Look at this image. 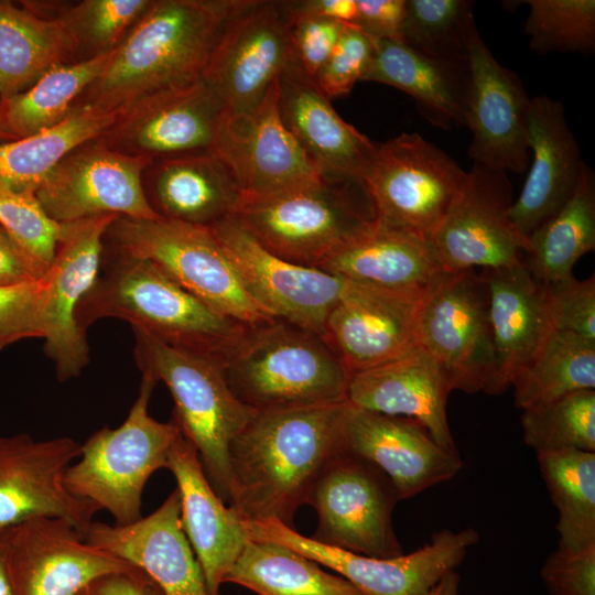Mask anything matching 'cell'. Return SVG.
<instances>
[{
    "label": "cell",
    "instance_id": "obj_45",
    "mask_svg": "<svg viewBox=\"0 0 595 595\" xmlns=\"http://www.w3.org/2000/svg\"><path fill=\"white\" fill-rule=\"evenodd\" d=\"M0 226L43 277L55 255L60 223L47 216L34 194L0 187Z\"/></svg>",
    "mask_w": 595,
    "mask_h": 595
},
{
    "label": "cell",
    "instance_id": "obj_49",
    "mask_svg": "<svg viewBox=\"0 0 595 595\" xmlns=\"http://www.w3.org/2000/svg\"><path fill=\"white\" fill-rule=\"evenodd\" d=\"M291 48L300 66L315 79L347 24L293 11L285 1Z\"/></svg>",
    "mask_w": 595,
    "mask_h": 595
},
{
    "label": "cell",
    "instance_id": "obj_11",
    "mask_svg": "<svg viewBox=\"0 0 595 595\" xmlns=\"http://www.w3.org/2000/svg\"><path fill=\"white\" fill-rule=\"evenodd\" d=\"M249 540L288 547L339 574L364 595H425L446 573L455 571L479 541L468 527L443 529L408 554L375 558L325 544L279 520H244Z\"/></svg>",
    "mask_w": 595,
    "mask_h": 595
},
{
    "label": "cell",
    "instance_id": "obj_51",
    "mask_svg": "<svg viewBox=\"0 0 595 595\" xmlns=\"http://www.w3.org/2000/svg\"><path fill=\"white\" fill-rule=\"evenodd\" d=\"M355 25L375 42L400 41L407 0H356Z\"/></svg>",
    "mask_w": 595,
    "mask_h": 595
},
{
    "label": "cell",
    "instance_id": "obj_39",
    "mask_svg": "<svg viewBox=\"0 0 595 595\" xmlns=\"http://www.w3.org/2000/svg\"><path fill=\"white\" fill-rule=\"evenodd\" d=\"M515 404L521 410L595 388V340L552 329L515 377Z\"/></svg>",
    "mask_w": 595,
    "mask_h": 595
},
{
    "label": "cell",
    "instance_id": "obj_42",
    "mask_svg": "<svg viewBox=\"0 0 595 595\" xmlns=\"http://www.w3.org/2000/svg\"><path fill=\"white\" fill-rule=\"evenodd\" d=\"M523 442L536 454L595 452V390H580L522 410Z\"/></svg>",
    "mask_w": 595,
    "mask_h": 595
},
{
    "label": "cell",
    "instance_id": "obj_20",
    "mask_svg": "<svg viewBox=\"0 0 595 595\" xmlns=\"http://www.w3.org/2000/svg\"><path fill=\"white\" fill-rule=\"evenodd\" d=\"M293 57L285 1L248 0L226 26L203 80L238 113L257 106Z\"/></svg>",
    "mask_w": 595,
    "mask_h": 595
},
{
    "label": "cell",
    "instance_id": "obj_17",
    "mask_svg": "<svg viewBox=\"0 0 595 595\" xmlns=\"http://www.w3.org/2000/svg\"><path fill=\"white\" fill-rule=\"evenodd\" d=\"M212 151L229 170L242 197L274 195L324 178L281 119L278 79L257 106L225 112Z\"/></svg>",
    "mask_w": 595,
    "mask_h": 595
},
{
    "label": "cell",
    "instance_id": "obj_3",
    "mask_svg": "<svg viewBox=\"0 0 595 595\" xmlns=\"http://www.w3.org/2000/svg\"><path fill=\"white\" fill-rule=\"evenodd\" d=\"M86 329L104 318L220 364L247 329L193 295L153 261L104 247L99 274L76 309Z\"/></svg>",
    "mask_w": 595,
    "mask_h": 595
},
{
    "label": "cell",
    "instance_id": "obj_15",
    "mask_svg": "<svg viewBox=\"0 0 595 595\" xmlns=\"http://www.w3.org/2000/svg\"><path fill=\"white\" fill-rule=\"evenodd\" d=\"M0 541L11 595H82L101 576L138 569L60 518L20 523L0 532Z\"/></svg>",
    "mask_w": 595,
    "mask_h": 595
},
{
    "label": "cell",
    "instance_id": "obj_58",
    "mask_svg": "<svg viewBox=\"0 0 595 595\" xmlns=\"http://www.w3.org/2000/svg\"><path fill=\"white\" fill-rule=\"evenodd\" d=\"M82 595H84V593Z\"/></svg>",
    "mask_w": 595,
    "mask_h": 595
},
{
    "label": "cell",
    "instance_id": "obj_35",
    "mask_svg": "<svg viewBox=\"0 0 595 595\" xmlns=\"http://www.w3.org/2000/svg\"><path fill=\"white\" fill-rule=\"evenodd\" d=\"M77 51L61 15H42L26 4L0 0L1 100L24 91Z\"/></svg>",
    "mask_w": 595,
    "mask_h": 595
},
{
    "label": "cell",
    "instance_id": "obj_19",
    "mask_svg": "<svg viewBox=\"0 0 595 595\" xmlns=\"http://www.w3.org/2000/svg\"><path fill=\"white\" fill-rule=\"evenodd\" d=\"M82 445L68 436L35 441L21 433L0 437V532L37 518H60L84 536L99 511L64 483Z\"/></svg>",
    "mask_w": 595,
    "mask_h": 595
},
{
    "label": "cell",
    "instance_id": "obj_12",
    "mask_svg": "<svg viewBox=\"0 0 595 595\" xmlns=\"http://www.w3.org/2000/svg\"><path fill=\"white\" fill-rule=\"evenodd\" d=\"M400 500L388 477L369 462L336 453L315 480L307 502L318 518L315 540L358 554H402L392 527Z\"/></svg>",
    "mask_w": 595,
    "mask_h": 595
},
{
    "label": "cell",
    "instance_id": "obj_41",
    "mask_svg": "<svg viewBox=\"0 0 595 595\" xmlns=\"http://www.w3.org/2000/svg\"><path fill=\"white\" fill-rule=\"evenodd\" d=\"M469 0H407L401 42L430 57L466 64L477 31Z\"/></svg>",
    "mask_w": 595,
    "mask_h": 595
},
{
    "label": "cell",
    "instance_id": "obj_43",
    "mask_svg": "<svg viewBox=\"0 0 595 595\" xmlns=\"http://www.w3.org/2000/svg\"><path fill=\"white\" fill-rule=\"evenodd\" d=\"M524 33L540 54L580 53L595 48L594 0H529Z\"/></svg>",
    "mask_w": 595,
    "mask_h": 595
},
{
    "label": "cell",
    "instance_id": "obj_24",
    "mask_svg": "<svg viewBox=\"0 0 595 595\" xmlns=\"http://www.w3.org/2000/svg\"><path fill=\"white\" fill-rule=\"evenodd\" d=\"M423 295L348 282L326 317L323 338L350 376L383 365L416 344Z\"/></svg>",
    "mask_w": 595,
    "mask_h": 595
},
{
    "label": "cell",
    "instance_id": "obj_47",
    "mask_svg": "<svg viewBox=\"0 0 595 595\" xmlns=\"http://www.w3.org/2000/svg\"><path fill=\"white\" fill-rule=\"evenodd\" d=\"M45 296L44 277L0 285V350L22 339L43 337Z\"/></svg>",
    "mask_w": 595,
    "mask_h": 595
},
{
    "label": "cell",
    "instance_id": "obj_23",
    "mask_svg": "<svg viewBox=\"0 0 595 595\" xmlns=\"http://www.w3.org/2000/svg\"><path fill=\"white\" fill-rule=\"evenodd\" d=\"M469 95L467 154L496 170L523 173L529 166L527 141L531 98L521 79L493 55L478 30L468 48Z\"/></svg>",
    "mask_w": 595,
    "mask_h": 595
},
{
    "label": "cell",
    "instance_id": "obj_34",
    "mask_svg": "<svg viewBox=\"0 0 595 595\" xmlns=\"http://www.w3.org/2000/svg\"><path fill=\"white\" fill-rule=\"evenodd\" d=\"M126 109L78 104L56 126L0 143V187L35 195L43 181L67 154L102 137Z\"/></svg>",
    "mask_w": 595,
    "mask_h": 595
},
{
    "label": "cell",
    "instance_id": "obj_18",
    "mask_svg": "<svg viewBox=\"0 0 595 595\" xmlns=\"http://www.w3.org/2000/svg\"><path fill=\"white\" fill-rule=\"evenodd\" d=\"M117 217L101 215L60 223L55 255L43 275L46 296L42 337L60 381L78 377L89 363L86 332L78 326L75 313L99 274L105 236Z\"/></svg>",
    "mask_w": 595,
    "mask_h": 595
},
{
    "label": "cell",
    "instance_id": "obj_14",
    "mask_svg": "<svg viewBox=\"0 0 595 595\" xmlns=\"http://www.w3.org/2000/svg\"><path fill=\"white\" fill-rule=\"evenodd\" d=\"M512 185L506 171L473 163L465 182L431 239L444 272L522 262L528 238L513 224Z\"/></svg>",
    "mask_w": 595,
    "mask_h": 595
},
{
    "label": "cell",
    "instance_id": "obj_28",
    "mask_svg": "<svg viewBox=\"0 0 595 595\" xmlns=\"http://www.w3.org/2000/svg\"><path fill=\"white\" fill-rule=\"evenodd\" d=\"M451 391L441 364L415 344L391 361L351 375L347 401L369 411L413 419L440 446L455 452L446 415Z\"/></svg>",
    "mask_w": 595,
    "mask_h": 595
},
{
    "label": "cell",
    "instance_id": "obj_53",
    "mask_svg": "<svg viewBox=\"0 0 595 595\" xmlns=\"http://www.w3.org/2000/svg\"><path fill=\"white\" fill-rule=\"evenodd\" d=\"M41 278L25 252L0 226V285H17Z\"/></svg>",
    "mask_w": 595,
    "mask_h": 595
},
{
    "label": "cell",
    "instance_id": "obj_30",
    "mask_svg": "<svg viewBox=\"0 0 595 595\" xmlns=\"http://www.w3.org/2000/svg\"><path fill=\"white\" fill-rule=\"evenodd\" d=\"M148 170L145 195L161 218L209 227L235 214L242 198L213 151L154 160Z\"/></svg>",
    "mask_w": 595,
    "mask_h": 595
},
{
    "label": "cell",
    "instance_id": "obj_56",
    "mask_svg": "<svg viewBox=\"0 0 595 595\" xmlns=\"http://www.w3.org/2000/svg\"><path fill=\"white\" fill-rule=\"evenodd\" d=\"M12 140H15V138L10 132V130H9V128L7 126L4 115H3V110H2V104H1V99H0V143L12 141Z\"/></svg>",
    "mask_w": 595,
    "mask_h": 595
},
{
    "label": "cell",
    "instance_id": "obj_13",
    "mask_svg": "<svg viewBox=\"0 0 595 595\" xmlns=\"http://www.w3.org/2000/svg\"><path fill=\"white\" fill-rule=\"evenodd\" d=\"M152 163L149 156L118 151L98 138L67 154L35 197L56 223L101 215L158 219L143 185L144 172Z\"/></svg>",
    "mask_w": 595,
    "mask_h": 595
},
{
    "label": "cell",
    "instance_id": "obj_38",
    "mask_svg": "<svg viewBox=\"0 0 595 595\" xmlns=\"http://www.w3.org/2000/svg\"><path fill=\"white\" fill-rule=\"evenodd\" d=\"M116 50L57 65L24 91L1 100L4 119L15 139L63 121L77 100L105 72Z\"/></svg>",
    "mask_w": 595,
    "mask_h": 595
},
{
    "label": "cell",
    "instance_id": "obj_54",
    "mask_svg": "<svg viewBox=\"0 0 595 595\" xmlns=\"http://www.w3.org/2000/svg\"><path fill=\"white\" fill-rule=\"evenodd\" d=\"M288 2L293 11L317 15L345 24H354L357 18L356 0H303Z\"/></svg>",
    "mask_w": 595,
    "mask_h": 595
},
{
    "label": "cell",
    "instance_id": "obj_9",
    "mask_svg": "<svg viewBox=\"0 0 595 595\" xmlns=\"http://www.w3.org/2000/svg\"><path fill=\"white\" fill-rule=\"evenodd\" d=\"M466 174L442 149L403 132L376 144L361 182L377 221L431 242Z\"/></svg>",
    "mask_w": 595,
    "mask_h": 595
},
{
    "label": "cell",
    "instance_id": "obj_48",
    "mask_svg": "<svg viewBox=\"0 0 595 595\" xmlns=\"http://www.w3.org/2000/svg\"><path fill=\"white\" fill-rule=\"evenodd\" d=\"M547 286V306L553 329L595 340V279L573 275Z\"/></svg>",
    "mask_w": 595,
    "mask_h": 595
},
{
    "label": "cell",
    "instance_id": "obj_29",
    "mask_svg": "<svg viewBox=\"0 0 595 595\" xmlns=\"http://www.w3.org/2000/svg\"><path fill=\"white\" fill-rule=\"evenodd\" d=\"M527 141L533 160L510 217L529 239L571 198L585 163L563 104L549 96L530 100Z\"/></svg>",
    "mask_w": 595,
    "mask_h": 595
},
{
    "label": "cell",
    "instance_id": "obj_32",
    "mask_svg": "<svg viewBox=\"0 0 595 595\" xmlns=\"http://www.w3.org/2000/svg\"><path fill=\"white\" fill-rule=\"evenodd\" d=\"M318 269L356 284L416 294L444 273L431 242L377 220Z\"/></svg>",
    "mask_w": 595,
    "mask_h": 595
},
{
    "label": "cell",
    "instance_id": "obj_5",
    "mask_svg": "<svg viewBox=\"0 0 595 595\" xmlns=\"http://www.w3.org/2000/svg\"><path fill=\"white\" fill-rule=\"evenodd\" d=\"M133 334L138 369L166 386L174 401L172 419L195 446L215 491L228 501L229 448L258 412L234 394L219 361Z\"/></svg>",
    "mask_w": 595,
    "mask_h": 595
},
{
    "label": "cell",
    "instance_id": "obj_16",
    "mask_svg": "<svg viewBox=\"0 0 595 595\" xmlns=\"http://www.w3.org/2000/svg\"><path fill=\"white\" fill-rule=\"evenodd\" d=\"M208 228L230 258L248 294L263 310L323 337L326 317L347 281L280 258L263 247L236 215Z\"/></svg>",
    "mask_w": 595,
    "mask_h": 595
},
{
    "label": "cell",
    "instance_id": "obj_46",
    "mask_svg": "<svg viewBox=\"0 0 595 595\" xmlns=\"http://www.w3.org/2000/svg\"><path fill=\"white\" fill-rule=\"evenodd\" d=\"M376 42L355 24H347L315 77L328 98L347 95L363 78L374 56Z\"/></svg>",
    "mask_w": 595,
    "mask_h": 595
},
{
    "label": "cell",
    "instance_id": "obj_25",
    "mask_svg": "<svg viewBox=\"0 0 595 595\" xmlns=\"http://www.w3.org/2000/svg\"><path fill=\"white\" fill-rule=\"evenodd\" d=\"M294 56L278 77L281 119L324 177H361L376 144L346 122Z\"/></svg>",
    "mask_w": 595,
    "mask_h": 595
},
{
    "label": "cell",
    "instance_id": "obj_40",
    "mask_svg": "<svg viewBox=\"0 0 595 595\" xmlns=\"http://www.w3.org/2000/svg\"><path fill=\"white\" fill-rule=\"evenodd\" d=\"M539 470L559 511V548L581 550L595 544V452L538 454Z\"/></svg>",
    "mask_w": 595,
    "mask_h": 595
},
{
    "label": "cell",
    "instance_id": "obj_52",
    "mask_svg": "<svg viewBox=\"0 0 595 595\" xmlns=\"http://www.w3.org/2000/svg\"><path fill=\"white\" fill-rule=\"evenodd\" d=\"M84 595H165L143 571L107 574L93 582Z\"/></svg>",
    "mask_w": 595,
    "mask_h": 595
},
{
    "label": "cell",
    "instance_id": "obj_7",
    "mask_svg": "<svg viewBox=\"0 0 595 595\" xmlns=\"http://www.w3.org/2000/svg\"><path fill=\"white\" fill-rule=\"evenodd\" d=\"M155 385L142 376L138 398L123 423L93 433L65 473L72 495L108 511L119 526L142 518L144 486L154 472L166 467L170 448L181 432L173 419L160 422L149 414Z\"/></svg>",
    "mask_w": 595,
    "mask_h": 595
},
{
    "label": "cell",
    "instance_id": "obj_36",
    "mask_svg": "<svg viewBox=\"0 0 595 595\" xmlns=\"http://www.w3.org/2000/svg\"><path fill=\"white\" fill-rule=\"evenodd\" d=\"M595 250V175L584 164L571 198L528 239L522 261L543 285L565 280L585 253Z\"/></svg>",
    "mask_w": 595,
    "mask_h": 595
},
{
    "label": "cell",
    "instance_id": "obj_55",
    "mask_svg": "<svg viewBox=\"0 0 595 595\" xmlns=\"http://www.w3.org/2000/svg\"><path fill=\"white\" fill-rule=\"evenodd\" d=\"M461 577L455 571L446 573L425 595H459Z\"/></svg>",
    "mask_w": 595,
    "mask_h": 595
},
{
    "label": "cell",
    "instance_id": "obj_33",
    "mask_svg": "<svg viewBox=\"0 0 595 595\" xmlns=\"http://www.w3.org/2000/svg\"><path fill=\"white\" fill-rule=\"evenodd\" d=\"M363 82L392 86L411 96L440 129L466 127L469 69L424 55L400 41H378Z\"/></svg>",
    "mask_w": 595,
    "mask_h": 595
},
{
    "label": "cell",
    "instance_id": "obj_26",
    "mask_svg": "<svg viewBox=\"0 0 595 595\" xmlns=\"http://www.w3.org/2000/svg\"><path fill=\"white\" fill-rule=\"evenodd\" d=\"M176 480L184 533L201 565L208 595L220 586L249 537L244 519L210 485L195 446L180 432L166 467Z\"/></svg>",
    "mask_w": 595,
    "mask_h": 595
},
{
    "label": "cell",
    "instance_id": "obj_57",
    "mask_svg": "<svg viewBox=\"0 0 595 595\" xmlns=\"http://www.w3.org/2000/svg\"><path fill=\"white\" fill-rule=\"evenodd\" d=\"M0 595H11L7 575L4 572V566H3L1 541H0Z\"/></svg>",
    "mask_w": 595,
    "mask_h": 595
},
{
    "label": "cell",
    "instance_id": "obj_10",
    "mask_svg": "<svg viewBox=\"0 0 595 595\" xmlns=\"http://www.w3.org/2000/svg\"><path fill=\"white\" fill-rule=\"evenodd\" d=\"M415 337L441 364L453 390L497 394L489 294L482 273H442L421 299Z\"/></svg>",
    "mask_w": 595,
    "mask_h": 595
},
{
    "label": "cell",
    "instance_id": "obj_31",
    "mask_svg": "<svg viewBox=\"0 0 595 595\" xmlns=\"http://www.w3.org/2000/svg\"><path fill=\"white\" fill-rule=\"evenodd\" d=\"M489 294V318L497 368V394L506 391L553 329L547 286L523 263L482 272Z\"/></svg>",
    "mask_w": 595,
    "mask_h": 595
},
{
    "label": "cell",
    "instance_id": "obj_27",
    "mask_svg": "<svg viewBox=\"0 0 595 595\" xmlns=\"http://www.w3.org/2000/svg\"><path fill=\"white\" fill-rule=\"evenodd\" d=\"M84 538L143 571L165 595H208L182 527L176 488L149 516L126 526L93 521Z\"/></svg>",
    "mask_w": 595,
    "mask_h": 595
},
{
    "label": "cell",
    "instance_id": "obj_8",
    "mask_svg": "<svg viewBox=\"0 0 595 595\" xmlns=\"http://www.w3.org/2000/svg\"><path fill=\"white\" fill-rule=\"evenodd\" d=\"M109 246L156 263L217 313L247 326L273 320L246 291L236 269L208 227L182 221L117 217Z\"/></svg>",
    "mask_w": 595,
    "mask_h": 595
},
{
    "label": "cell",
    "instance_id": "obj_2",
    "mask_svg": "<svg viewBox=\"0 0 595 595\" xmlns=\"http://www.w3.org/2000/svg\"><path fill=\"white\" fill-rule=\"evenodd\" d=\"M248 0H152L86 90V102L128 108L137 100L203 79L230 20Z\"/></svg>",
    "mask_w": 595,
    "mask_h": 595
},
{
    "label": "cell",
    "instance_id": "obj_50",
    "mask_svg": "<svg viewBox=\"0 0 595 595\" xmlns=\"http://www.w3.org/2000/svg\"><path fill=\"white\" fill-rule=\"evenodd\" d=\"M540 575L549 595H595V544L581 550L558 547Z\"/></svg>",
    "mask_w": 595,
    "mask_h": 595
},
{
    "label": "cell",
    "instance_id": "obj_37",
    "mask_svg": "<svg viewBox=\"0 0 595 595\" xmlns=\"http://www.w3.org/2000/svg\"><path fill=\"white\" fill-rule=\"evenodd\" d=\"M259 595H364L313 560L271 541L249 540L225 577Z\"/></svg>",
    "mask_w": 595,
    "mask_h": 595
},
{
    "label": "cell",
    "instance_id": "obj_21",
    "mask_svg": "<svg viewBox=\"0 0 595 595\" xmlns=\"http://www.w3.org/2000/svg\"><path fill=\"white\" fill-rule=\"evenodd\" d=\"M225 112L223 101L201 79L137 100L100 139L153 161L212 151Z\"/></svg>",
    "mask_w": 595,
    "mask_h": 595
},
{
    "label": "cell",
    "instance_id": "obj_6",
    "mask_svg": "<svg viewBox=\"0 0 595 595\" xmlns=\"http://www.w3.org/2000/svg\"><path fill=\"white\" fill-rule=\"evenodd\" d=\"M232 215L274 255L317 269L377 220L361 181L331 177L274 195L242 197Z\"/></svg>",
    "mask_w": 595,
    "mask_h": 595
},
{
    "label": "cell",
    "instance_id": "obj_4",
    "mask_svg": "<svg viewBox=\"0 0 595 595\" xmlns=\"http://www.w3.org/2000/svg\"><path fill=\"white\" fill-rule=\"evenodd\" d=\"M221 366L257 412L347 401L350 375L325 339L279 318L248 326Z\"/></svg>",
    "mask_w": 595,
    "mask_h": 595
},
{
    "label": "cell",
    "instance_id": "obj_22",
    "mask_svg": "<svg viewBox=\"0 0 595 595\" xmlns=\"http://www.w3.org/2000/svg\"><path fill=\"white\" fill-rule=\"evenodd\" d=\"M339 451L380 469L400 500L452 479L464 464L458 451L444 450L415 420L369 411L348 401L340 421Z\"/></svg>",
    "mask_w": 595,
    "mask_h": 595
},
{
    "label": "cell",
    "instance_id": "obj_1",
    "mask_svg": "<svg viewBox=\"0 0 595 595\" xmlns=\"http://www.w3.org/2000/svg\"><path fill=\"white\" fill-rule=\"evenodd\" d=\"M347 401L258 412L229 448V502L244 520L292 527L296 510L339 452Z\"/></svg>",
    "mask_w": 595,
    "mask_h": 595
},
{
    "label": "cell",
    "instance_id": "obj_44",
    "mask_svg": "<svg viewBox=\"0 0 595 595\" xmlns=\"http://www.w3.org/2000/svg\"><path fill=\"white\" fill-rule=\"evenodd\" d=\"M152 0H84L61 13L77 50L89 57L116 50Z\"/></svg>",
    "mask_w": 595,
    "mask_h": 595
}]
</instances>
